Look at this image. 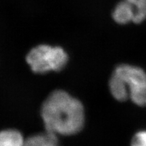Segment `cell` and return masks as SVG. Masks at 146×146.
Wrapping results in <instances>:
<instances>
[{"instance_id":"6da1fadb","label":"cell","mask_w":146,"mask_h":146,"mask_svg":"<svg viewBox=\"0 0 146 146\" xmlns=\"http://www.w3.org/2000/svg\"><path fill=\"white\" fill-rule=\"evenodd\" d=\"M41 115L47 132L71 135L81 131L85 112L79 100L64 91H53L43 102Z\"/></svg>"},{"instance_id":"7a4b0ae2","label":"cell","mask_w":146,"mask_h":146,"mask_svg":"<svg viewBox=\"0 0 146 146\" xmlns=\"http://www.w3.org/2000/svg\"><path fill=\"white\" fill-rule=\"evenodd\" d=\"M111 94L118 101L129 98L140 106H146V73L139 67L118 66L109 82Z\"/></svg>"},{"instance_id":"3957f363","label":"cell","mask_w":146,"mask_h":146,"mask_svg":"<svg viewBox=\"0 0 146 146\" xmlns=\"http://www.w3.org/2000/svg\"><path fill=\"white\" fill-rule=\"evenodd\" d=\"M68 59V55L62 47L48 45H37L27 56L29 66L32 71L37 74L62 70Z\"/></svg>"},{"instance_id":"277c9868","label":"cell","mask_w":146,"mask_h":146,"mask_svg":"<svg viewBox=\"0 0 146 146\" xmlns=\"http://www.w3.org/2000/svg\"><path fill=\"white\" fill-rule=\"evenodd\" d=\"M135 14L134 7L127 0L120 1L116 5L112 12L114 21L120 25L133 22Z\"/></svg>"},{"instance_id":"5b68a950","label":"cell","mask_w":146,"mask_h":146,"mask_svg":"<svg viewBox=\"0 0 146 146\" xmlns=\"http://www.w3.org/2000/svg\"><path fill=\"white\" fill-rule=\"evenodd\" d=\"M57 135L45 132L29 137L23 146H58Z\"/></svg>"},{"instance_id":"8992f818","label":"cell","mask_w":146,"mask_h":146,"mask_svg":"<svg viewBox=\"0 0 146 146\" xmlns=\"http://www.w3.org/2000/svg\"><path fill=\"white\" fill-rule=\"evenodd\" d=\"M25 141L23 135L16 130L0 131V146H23Z\"/></svg>"},{"instance_id":"52a82bcc","label":"cell","mask_w":146,"mask_h":146,"mask_svg":"<svg viewBox=\"0 0 146 146\" xmlns=\"http://www.w3.org/2000/svg\"><path fill=\"white\" fill-rule=\"evenodd\" d=\"M135 10L133 23H141L146 19V0H127Z\"/></svg>"},{"instance_id":"ba28073f","label":"cell","mask_w":146,"mask_h":146,"mask_svg":"<svg viewBox=\"0 0 146 146\" xmlns=\"http://www.w3.org/2000/svg\"><path fill=\"white\" fill-rule=\"evenodd\" d=\"M131 146H146V131H140L135 135Z\"/></svg>"}]
</instances>
